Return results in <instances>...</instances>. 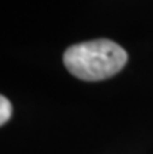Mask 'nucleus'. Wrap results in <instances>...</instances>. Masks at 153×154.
Masks as SVG:
<instances>
[{
	"label": "nucleus",
	"mask_w": 153,
	"mask_h": 154,
	"mask_svg": "<svg viewBox=\"0 0 153 154\" xmlns=\"http://www.w3.org/2000/svg\"><path fill=\"white\" fill-rule=\"evenodd\" d=\"M66 69L83 81H102L111 78L125 67L128 55L119 44L110 39L80 42L64 51Z\"/></svg>",
	"instance_id": "obj_1"
},
{
	"label": "nucleus",
	"mask_w": 153,
	"mask_h": 154,
	"mask_svg": "<svg viewBox=\"0 0 153 154\" xmlns=\"http://www.w3.org/2000/svg\"><path fill=\"white\" fill-rule=\"evenodd\" d=\"M11 114H13V107H11L10 100H8L6 97H2L0 98V123L5 125L8 120H10Z\"/></svg>",
	"instance_id": "obj_2"
}]
</instances>
